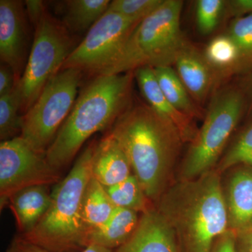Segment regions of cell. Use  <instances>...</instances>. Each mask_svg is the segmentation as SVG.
<instances>
[{
	"label": "cell",
	"instance_id": "5bb4252c",
	"mask_svg": "<svg viewBox=\"0 0 252 252\" xmlns=\"http://www.w3.org/2000/svg\"><path fill=\"white\" fill-rule=\"evenodd\" d=\"M173 65L189 94L200 107L217 86L216 77L203 51L187 40L176 56Z\"/></svg>",
	"mask_w": 252,
	"mask_h": 252
},
{
	"label": "cell",
	"instance_id": "8992f818",
	"mask_svg": "<svg viewBox=\"0 0 252 252\" xmlns=\"http://www.w3.org/2000/svg\"><path fill=\"white\" fill-rule=\"evenodd\" d=\"M246 107L240 88L227 86L214 93L181 165L180 180H192L216 168Z\"/></svg>",
	"mask_w": 252,
	"mask_h": 252
},
{
	"label": "cell",
	"instance_id": "4316f807",
	"mask_svg": "<svg viewBox=\"0 0 252 252\" xmlns=\"http://www.w3.org/2000/svg\"><path fill=\"white\" fill-rule=\"evenodd\" d=\"M226 1L198 0L195 4V19L199 32L203 35L212 34L220 24L225 11Z\"/></svg>",
	"mask_w": 252,
	"mask_h": 252
},
{
	"label": "cell",
	"instance_id": "cb8c5ba5",
	"mask_svg": "<svg viewBox=\"0 0 252 252\" xmlns=\"http://www.w3.org/2000/svg\"><path fill=\"white\" fill-rule=\"evenodd\" d=\"M238 46L240 63L238 75L252 72V15L233 18L226 32Z\"/></svg>",
	"mask_w": 252,
	"mask_h": 252
},
{
	"label": "cell",
	"instance_id": "83f0119b",
	"mask_svg": "<svg viewBox=\"0 0 252 252\" xmlns=\"http://www.w3.org/2000/svg\"><path fill=\"white\" fill-rule=\"evenodd\" d=\"M162 2L163 0H114L110 1L107 11L142 21L155 11Z\"/></svg>",
	"mask_w": 252,
	"mask_h": 252
},
{
	"label": "cell",
	"instance_id": "d6a6232c",
	"mask_svg": "<svg viewBox=\"0 0 252 252\" xmlns=\"http://www.w3.org/2000/svg\"><path fill=\"white\" fill-rule=\"evenodd\" d=\"M6 252H50L23 237L13 240Z\"/></svg>",
	"mask_w": 252,
	"mask_h": 252
},
{
	"label": "cell",
	"instance_id": "52a82bcc",
	"mask_svg": "<svg viewBox=\"0 0 252 252\" xmlns=\"http://www.w3.org/2000/svg\"><path fill=\"white\" fill-rule=\"evenodd\" d=\"M82 71L68 68L48 82L23 116L21 137L38 153L46 154L77 100Z\"/></svg>",
	"mask_w": 252,
	"mask_h": 252
},
{
	"label": "cell",
	"instance_id": "4fadbf2b",
	"mask_svg": "<svg viewBox=\"0 0 252 252\" xmlns=\"http://www.w3.org/2000/svg\"><path fill=\"white\" fill-rule=\"evenodd\" d=\"M114 252H181L175 231L157 208L142 213L132 236Z\"/></svg>",
	"mask_w": 252,
	"mask_h": 252
},
{
	"label": "cell",
	"instance_id": "7c38bea8",
	"mask_svg": "<svg viewBox=\"0 0 252 252\" xmlns=\"http://www.w3.org/2000/svg\"><path fill=\"white\" fill-rule=\"evenodd\" d=\"M222 183L228 230L236 235L252 229V167L230 169Z\"/></svg>",
	"mask_w": 252,
	"mask_h": 252
},
{
	"label": "cell",
	"instance_id": "277c9868",
	"mask_svg": "<svg viewBox=\"0 0 252 252\" xmlns=\"http://www.w3.org/2000/svg\"><path fill=\"white\" fill-rule=\"evenodd\" d=\"M95 144L78 157L65 178L51 192V205L35 228L23 238L50 252H69L87 245L83 223L82 200L91 174Z\"/></svg>",
	"mask_w": 252,
	"mask_h": 252
},
{
	"label": "cell",
	"instance_id": "d4e9b609",
	"mask_svg": "<svg viewBox=\"0 0 252 252\" xmlns=\"http://www.w3.org/2000/svg\"><path fill=\"white\" fill-rule=\"evenodd\" d=\"M240 165L252 167V123L225 149L215 169L221 174Z\"/></svg>",
	"mask_w": 252,
	"mask_h": 252
},
{
	"label": "cell",
	"instance_id": "4dcf8cb0",
	"mask_svg": "<svg viewBox=\"0 0 252 252\" xmlns=\"http://www.w3.org/2000/svg\"><path fill=\"white\" fill-rule=\"evenodd\" d=\"M211 252H236V234L227 230L217 239Z\"/></svg>",
	"mask_w": 252,
	"mask_h": 252
},
{
	"label": "cell",
	"instance_id": "2e32d148",
	"mask_svg": "<svg viewBox=\"0 0 252 252\" xmlns=\"http://www.w3.org/2000/svg\"><path fill=\"white\" fill-rule=\"evenodd\" d=\"M127 156L110 133L95 144L92 162V177L104 187L121 183L132 175Z\"/></svg>",
	"mask_w": 252,
	"mask_h": 252
},
{
	"label": "cell",
	"instance_id": "e575fe53",
	"mask_svg": "<svg viewBox=\"0 0 252 252\" xmlns=\"http://www.w3.org/2000/svg\"><path fill=\"white\" fill-rule=\"evenodd\" d=\"M245 76L246 77L244 79L243 86L240 89L246 97L248 115L252 117V72Z\"/></svg>",
	"mask_w": 252,
	"mask_h": 252
},
{
	"label": "cell",
	"instance_id": "ba28073f",
	"mask_svg": "<svg viewBox=\"0 0 252 252\" xmlns=\"http://www.w3.org/2000/svg\"><path fill=\"white\" fill-rule=\"evenodd\" d=\"M69 32L46 12L35 27L34 41L22 77L16 84L21 111L27 112L46 84L61 70L72 50Z\"/></svg>",
	"mask_w": 252,
	"mask_h": 252
},
{
	"label": "cell",
	"instance_id": "1f68e13d",
	"mask_svg": "<svg viewBox=\"0 0 252 252\" xmlns=\"http://www.w3.org/2000/svg\"><path fill=\"white\" fill-rule=\"evenodd\" d=\"M25 4L28 17L35 28L44 14L47 12L45 4L41 0H27Z\"/></svg>",
	"mask_w": 252,
	"mask_h": 252
},
{
	"label": "cell",
	"instance_id": "ac0fdd59",
	"mask_svg": "<svg viewBox=\"0 0 252 252\" xmlns=\"http://www.w3.org/2000/svg\"><path fill=\"white\" fill-rule=\"evenodd\" d=\"M140 218L137 212L117 207L105 223L89 232L86 247L94 244L109 250H117L133 234Z\"/></svg>",
	"mask_w": 252,
	"mask_h": 252
},
{
	"label": "cell",
	"instance_id": "ffe728a7",
	"mask_svg": "<svg viewBox=\"0 0 252 252\" xmlns=\"http://www.w3.org/2000/svg\"><path fill=\"white\" fill-rule=\"evenodd\" d=\"M162 94L177 110L191 119H204L201 107L192 98L172 66L154 68Z\"/></svg>",
	"mask_w": 252,
	"mask_h": 252
},
{
	"label": "cell",
	"instance_id": "7402d4cb",
	"mask_svg": "<svg viewBox=\"0 0 252 252\" xmlns=\"http://www.w3.org/2000/svg\"><path fill=\"white\" fill-rule=\"evenodd\" d=\"M109 0H70L66 1L63 24L70 32L89 30L102 17L107 9Z\"/></svg>",
	"mask_w": 252,
	"mask_h": 252
},
{
	"label": "cell",
	"instance_id": "603a6c76",
	"mask_svg": "<svg viewBox=\"0 0 252 252\" xmlns=\"http://www.w3.org/2000/svg\"><path fill=\"white\" fill-rule=\"evenodd\" d=\"M105 189L116 207L127 209L137 213H144L152 208L149 206L150 200L133 173L121 183Z\"/></svg>",
	"mask_w": 252,
	"mask_h": 252
},
{
	"label": "cell",
	"instance_id": "7a4b0ae2",
	"mask_svg": "<svg viewBox=\"0 0 252 252\" xmlns=\"http://www.w3.org/2000/svg\"><path fill=\"white\" fill-rule=\"evenodd\" d=\"M221 174L216 169L169 186L157 209L175 231L181 252H211L228 230Z\"/></svg>",
	"mask_w": 252,
	"mask_h": 252
},
{
	"label": "cell",
	"instance_id": "9a60e30c",
	"mask_svg": "<svg viewBox=\"0 0 252 252\" xmlns=\"http://www.w3.org/2000/svg\"><path fill=\"white\" fill-rule=\"evenodd\" d=\"M133 73L147 104L159 117L175 127L184 143H190L198 131L194 124V119L177 110L167 100L158 85L154 68L140 67Z\"/></svg>",
	"mask_w": 252,
	"mask_h": 252
},
{
	"label": "cell",
	"instance_id": "5b68a950",
	"mask_svg": "<svg viewBox=\"0 0 252 252\" xmlns=\"http://www.w3.org/2000/svg\"><path fill=\"white\" fill-rule=\"evenodd\" d=\"M183 6L181 0H163L155 11L139 23L115 61L98 75L173 65L187 40L180 26Z\"/></svg>",
	"mask_w": 252,
	"mask_h": 252
},
{
	"label": "cell",
	"instance_id": "8fae6325",
	"mask_svg": "<svg viewBox=\"0 0 252 252\" xmlns=\"http://www.w3.org/2000/svg\"><path fill=\"white\" fill-rule=\"evenodd\" d=\"M27 31L23 4L18 0L0 1V59L21 79L27 54Z\"/></svg>",
	"mask_w": 252,
	"mask_h": 252
},
{
	"label": "cell",
	"instance_id": "6da1fadb",
	"mask_svg": "<svg viewBox=\"0 0 252 252\" xmlns=\"http://www.w3.org/2000/svg\"><path fill=\"white\" fill-rule=\"evenodd\" d=\"M109 133L125 152L147 196L157 202L170 186L184 143L179 132L148 104L136 103L127 106Z\"/></svg>",
	"mask_w": 252,
	"mask_h": 252
},
{
	"label": "cell",
	"instance_id": "3957f363",
	"mask_svg": "<svg viewBox=\"0 0 252 252\" xmlns=\"http://www.w3.org/2000/svg\"><path fill=\"white\" fill-rule=\"evenodd\" d=\"M134 73L97 75L78 96L74 107L46 152L59 171L95 132L112 126L130 102Z\"/></svg>",
	"mask_w": 252,
	"mask_h": 252
},
{
	"label": "cell",
	"instance_id": "f1b7e54d",
	"mask_svg": "<svg viewBox=\"0 0 252 252\" xmlns=\"http://www.w3.org/2000/svg\"><path fill=\"white\" fill-rule=\"evenodd\" d=\"M225 10L233 18L252 15V0H230L226 1Z\"/></svg>",
	"mask_w": 252,
	"mask_h": 252
},
{
	"label": "cell",
	"instance_id": "836d02e7",
	"mask_svg": "<svg viewBox=\"0 0 252 252\" xmlns=\"http://www.w3.org/2000/svg\"><path fill=\"white\" fill-rule=\"evenodd\" d=\"M236 252H252V229L236 235Z\"/></svg>",
	"mask_w": 252,
	"mask_h": 252
},
{
	"label": "cell",
	"instance_id": "9c48e42d",
	"mask_svg": "<svg viewBox=\"0 0 252 252\" xmlns=\"http://www.w3.org/2000/svg\"><path fill=\"white\" fill-rule=\"evenodd\" d=\"M140 22L106 11L72 50L61 70L74 68L98 75L115 61Z\"/></svg>",
	"mask_w": 252,
	"mask_h": 252
},
{
	"label": "cell",
	"instance_id": "f546056e",
	"mask_svg": "<svg viewBox=\"0 0 252 252\" xmlns=\"http://www.w3.org/2000/svg\"><path fill=\"white\" fill-rule=\"evenodd\" d=\"M16 80L12 69L1 63L0 66V97L9 94L14 90L16 86Z\"/></svg>",
	"mask_w": 252,
	"mask_h": 252
},
{
	"label": "cell",
	"instance_id": "d6986e66",
	"mask_svg": "<svg viewBox=\"0 0 252 252\" xmlns=\"http://www.w3.org/2000/svg\"><path fill=\"white\" fill-rule=\"evenodd\" d=\"M202 51L215 74L217 85L227 78L238 75L240 63L238 46L226 32L212 38Z\"/></svg>",
	"mask_w": 252,
	"mask_h": 252
},
{
	"label": "cell",
	"instance_id": "484cf974",
	"mask_svg": "<svg viewBox=\"0 0 252 252\" xmlns=\"http://www.w3.org/2000/svg\"><path fill=\"white\" fill-rule=\"evenodd\" d=\"M21 111V99L16 87L9 94L0 97V138L1 141L11 140L18 137V133L21 134L23 116L20 115Z\"/></svg>",
	"mask_w": 252,
	"mask_h": 252
},
{
	"label": "cell",
	"instance_id": "44dd1931",
	"mask_svg": "<svg viewBox=\"0 0 252 252\" xmlns=\"http://www.w3.org/2000/svg\"><path fill=\"white\" fill-rule=\"evenodd\" d=\"M116 208L105 187L91 177L86 187L81 209L83 223L88 234L105 223Z\"/></svg>",
	"mask_w": 252,
	"mask_h": 252
},
{
	"label": "cell",
	"instance_id": "d590c367",
	"mask_svg": "<svg viewBox=\"0 0 252 252\" xmlns=\"http://www.w3.org/2000/svg\"><path fill=\"white\" fill-rule=\"evenodd\" d=\"M81 252H114V250L99 246V245L91 244L86 247L85 250Z\"/></svg>",
	"mask_w": 252,
	"mask_h": 252
},
{
	"label": "cell",
	"instance_id": "30bf717a",
	"mask_svg": "<svg viewBox=\"0 0 252 252\" xmlns=\"http://www.w3.org/2000/svg\"><path fill=\"white\" fill-rule=\"evenodd\" d=\"M60 177L46 160L21 136L0 144V202L1 207L13 194L32 186L57 183Z\"/></svg>",
	"mask_w": 252,
	"mask_h": 252
},
{
	"label": "cell",
	"instance_id": "e0dca14e",
	"mask_svg": "<svg viewBox=\"0 0 252 252\" xmlns=\"http://www.w3.org/2000/svg\"><path fill=\"white\" fill-rule=\"evenodd\" d=\"M51 200L49 186L46 185L27 187L10 197V207L23 235L31 232L42 220L51 206Z\"/></svg>",
	"mask_w": 252,
	"mask_h": 252
}]
</instances>
